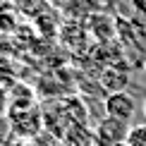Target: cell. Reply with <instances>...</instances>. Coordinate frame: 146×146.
Instances as JSON below:
<instances>
[{
	"mask_svg": "<svg viewBox=\"0 0 146 146\" xmlns=\"http://www.w3.org/2000/svg\"><path fill=\"white\" fill-rule=\"evenodd\" d=\"M127 74L125 72H120V70H115V67H108L106 72H103V77H101V86L108 91V94H115V91H125L127 86Z\"/></svg>",
	"mask_w": 146,
	"mask_h": 146,
	"instance_id": "obj_5",
	"label": "cell"
},
{
	"mask_svg": "<svg viewBox=\"0 0 146 146\" xmlns=\"http://www.w3.org/2000/svg\"><path fill=\"white\" fill-rule=\"evenodd\" d=\"M103 108H106V117H115V120H122V122H129L134 117L137 101L127 91H115V94L106 96Z\"/></svg>",
	"mask_w": 146,
	"mask_h": 146,
	"instance_id": "obj_2",
	"label": "cell"
},
{
	"mask_svg": "<svg viewBox=\"0 0 146 146\" xmlns=\"http://www.w3.org/2000/svg\"><path fill=\"white\" fill-rule=\"evenodd\" d=\"M127 146H146V122H144V125H134V127L129 129Z\"/></svg>",
	"mask_w": 146,
	"mask_h": 146,
	"instance_id": "obj_7",
	"label": "cell"
},
{
	"mask_svg": "<svg viewBox=\"0 0 146 146\" xmlns=\"http://www.w3.org/2000/svg\"><path fill=\"white\" fill-rule=\"evenodd\" d=\"M0 3H3V0H0Z\"/></svg>",
	"mask_w": 146,
	"mask_h": 146,
	"instance_id": "obj_13",
	"label": "cell"
},
{
	"mask_svg": "<svg viewBox=\"0 0 146 146\" xmlns=\"http://www.w3.org/2000/svg\"><path fill=\"white\" fill-rule=\"evenodd\" d=\"M141 110H144V117H146V101H144V106H141Z\"/></svg>",
	"mask_w": 146,
	"mask_h": 146,
	"instance_id": "obj_11",
	"label": "cell"
},
{
	"mask_svg": "<svg viewBox=\"0 0 146 146\" xmlns=\"http://www.w3.org/2000/svg\"><path fill=\"white\" fill-rule=\"evenodd\" d=\"M17 15L15 12H10V10H0V31H5V34H10V31H15L17 29Z\"/></svg>",
	"mask_w": 146,
	"mask_h": 146,
	"instance_id": "obj_8",
	"label": "cell"
},
{
	"mask_svg": "<svg viewBox=\"0 0 146 146\" xmlns=\"http://www.w3.org/2000/svg\"><path fill=\"white\" fill-rule=\"evenodd\" d=\"M10 113V91L5 86H0V115Z\"/></svg>",
	"mask_w": 146,
	"mask_h": 146,
	"instance_id": "obj_9",
	"label": "cell"
},
{
	"mask_svg": "<svg viewBox=\"0 0 146 146\" xmlns=\"http://www.w3.org/2000/svg\"><path fill=\"white\" fill-rule=\"evenodd\" d=\"M10 129L15 137L22 139H31L41 132V113L31 108V110H19V113H10Z\"/></svg>",
	"mask_w": 146,
	"mask_h": 146,
	"instance_id": "obj_3",
	"label": "cell"
},
{
	"mask_svg": "<svg viewBox=\"0 0 146 146\" xmlns=\"http://www.w3.org/2000/svg\"><path fill=\"white\" fill-rule=\"evenodd\" d=\"M36 108L34 98V89H29L27 84H15L10 89V113H19V110H31ZM7 113V115H10Z\"/></svg>",
	"mask_w": 146,
	"mask_h": 146,
	"instance_id": "obj_4",
	"label": "cell"
},
{
	"mask_svg": "<svg viewBox=\"0 0 146 146\" xmlns=\"http://www.w3.org/2000/svg\"><path fill=\"white\" fill-rule=\"evenodd\" d=\"M0 146H3V144H0Z\"/></svg>",
	"mask_w": 146,
	"mask_h": 146,
	"instance_id": "obj_14",
	"label": "cell"
},
{
	"mask_svg": "<svg viewBox=\"0 0 146 146\" xmlns=\"http://www.w3.org/2000/svg\"><path fill=\"white\" fill-rule=\"evenodd\" d=\"M132 7H134V15L146 19V0H132Z\"/></svg>",
	"mask_w": 146,
	"mask_h": 146,
	"instance_id": "obj_10",
	"label": "cell"
},
{
	"mask_svg": "<svg viewBox=\"0 0 146 146\" xmlns=\"http://www.w3.org/2000/svg\"><path fill=\"white\" fill-rule=\"evenodd\" d=\"M129 122H122V120H115V117H103L98 127H96V134H94V144L98 146H120L127 144V137H129Z\"/></svg>",
	"mask_w": 146,
	"mask_h": 146,
	"instance_id": "obj_1",
	"label": "cell"
},
{
	"mask_svg": "<svg viewBox=\"0 0 146 146\" xmlns=\"http://www.w3.org/2000/svg\"><path fill=\"white\" fill-rule=\"evenodd\" d=\"M144 67H146V65H144Z\"/></svg>",
	"mask_w": 146,
	"mask_h": 146,
	"instance_id": "obj_15",
	"label": "cell"
},
{
	"mask_svg": "<svg viewBox=\"0 0 146 146\" xmlns=\"http://www.w3.org/2000/svg\"><path fill=\"white\" fill-rule=\"evenodd\" d=\"M17 146H34V144H17Z\"/></svg>",
	"mask_w": 146,
	"mask_h": 146,
	"instance_id": "obj_12",
	"label": "cell"
},
{
	"mask_svg": "<svg viewBox=\"0 0 146 146\" xmlns=\"http://www.w3.org/2000/svg\"><path fill=\"white\" fill-rule=\"evenodd\" d=\"M91 31H94L96 36H98L101 41H108L113 34H117V29H115V22L110 19V17H106V15H96V17H91Z\"/></svg>",
	"mask_w": 146,
	"mask_h": 146,
	"instance_id": "obj_6",
	"label": "cell"
}]
</instances>
